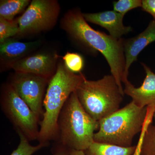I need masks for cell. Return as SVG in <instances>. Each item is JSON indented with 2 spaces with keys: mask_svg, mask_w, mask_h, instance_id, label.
I'll return each mask as SVG.
<instances>
[{
  "mask_svg": "<svg viewBox=\"0 0 155 155\" xmlns=\"http://www.w3.org/2000/svg\"><path fill=\"white\" fill-rule=\"evenodd\" d=\"M141 8L151 15L155 20V0H143Z\"/></svg>",
  "mask_w": 155,
  "mask_h": 155,
  "instance_id": "cell-21",
  "label": "cell"
},
{
  "mask_svg": "<svg viewBox=\"0 0 155 155\" xmlns=\"http://www.w3.org/2000/svg\"><path fill=\"white\" fill-rule=\"evenodd\" d=\"M41 44V40L24 42L13 38L0 43L1 72L10 69L13 64L31 54Z\"/></svg>",
  "mask_w": 155,
  "mask_h": 155,
  "instance_id": "cell-10",
  "label": "cell"
},
{
  "mask_svg": "<svg viewBox=\"0 0 155 155\" xmlns=\"http://www.w3.org/2000/svg\"><path fill=\"white\" fill-rule=\"evenodd\" d=\"M54 143L52 148L53 155H69L70 150L58 143Z\"/></svg>",
  "mask_w": 155,
  "mask_h": 155,
  "instance_id": "cell-22",
  "label": "cell"
},
{
  "mask_svg": "<svg viewBox=\"0 0 155 155\" xmlns=\"http://www.w3.org/2000/svg\"><path fill=\"white\" fill-rule=\"evenodd\" d=\"M0 105L5 116L17 132H20L29 141L38 140L40 117L20 97L8 82L2 85Z\"/></svg>",
  "mask_w": 155,
  "mask_h": 155,
  "instance_id": "cell-6",
  "label": "cell"
},
{
  "mask_svg": "<svg viewBox=\"0 0 155 155\" xmlns=\"http://www.w3.org/2000/svg\"><path fill=\"white\" fill-rule=\"evenodd\" d=\"M143 130L140 155H155V114H148Z\"/></svg>",
  "mask_w": 155,
  "mask_h": 155,
  "instance_id": "cell-15",
  "label": "cell"
},
{
  "mask_svg": "<svg viewBox=\"0 0 155 155\" xmlns=\"http://www.w3.org/2000/svg\"><path fill=\"white\" fill-rule=\"evenodd\" d=\"M61 11L57 0L31 1L22 16L17 18L19 31L16 38H22L52 29Z\"/></svg>",
  "mask_w": 155,
  "mask_h": 155,
  "instance_id": "cell-7",
  "label": "cell"
},
{
  "mask_svg": "<svg viewBox=\"0 0 155 155\" xmlns=\"http://www.w3.org/2000/svg\"><path fill=\"white\" fill-rule=\"evenodd\" d=\"M142 4L141 0H119L113 2L114 11L125 16L130 10L141 8Z\"/></svg>",
  "mask_w": 155,
  "mask_h": 155,
  "instance_id": "cell-20",
  "label": "cell"
},
{
  "mask_svg": "<svg viewBox=\"0 0 155 155\" xmlns=\"http://www.w3.org/2000/svg\"><path fill=\"white\" fill-rule=\"evenodd\" d=\"M30 0H1L0 1V18L12 21L17 14L28 7Z\"/></svg>",
  "mask_w": 155,
  "mask_h": 155,
  "instance_id": "cell-16",
  "label": "cell"
},
{
  "mask_svg": "<svg viewBox=\"0 0 155 155\" xmlns=\"http://www.w3.org/2000/svg\"><path fill=\"white\" fill-rule=\"evenodd\" d=\"M85 78L81 72L78 74L70 71L64 61L58 62L57 71L50 79L44 100V113L40 123L39 143L49 145L50 141H55L61 110Z\"/></svg>",
  "mask_w": 155,
  "mask_h": 155,
  "instance_id": "cell-2",
  "label": "cell"
},
{
  "mask_svg": "<svg viewBox=\"0 0 155 155\" xmlns=\"http://www.w3.org/2000/svg\"><path fill=\"white\" fill-rule=\"evenodd\" d=\"M148 107H138L131 101L124 107L99 121L94 141L127 147L141 132L146 120Z\"/></svg>",
  "mask_w": 155,
  "mask_h": 155,
  "instance_id": "cell-4",
  "label": "cell"
},
{
  "mask_svg": "<svg viewBox=\"0 0 155 155\" xmlns=\"http://www.w3.org/2000/svg\"><path fill=\"white\" fill-rule=\"evenodd\" d=\"M75 92L84 109L97 121L119 110L124 95L112 75L95 81L86 78Z\"/></svg>",
  "mask_w": 155,
  "mask_h": 155,
  "instance_id": "cell-5",
  "label": "cell"
},
{
  "mask_svg": "<svg viewBox=\"0 0 155 155\" xmlns=\"http://www.w3.org/2000/svg\"><path fill=\"white\" fill-rule=\"evenodd\" d=\"M50 80L35 74L15 72L8 83L32 111L42 119L44 113L45 92Z\"/></svg>",
  "mask_w": 155,
  "mask_h": 155,
  "instance_id": "cell-8",
  "label": "cell"
},
{
  "mask_svg": "<svg viewBox=\"0 0 155 155\" xmlns=\"http://www.w3.org/2000/svg\"><path fill=\"white\" fill-rule=\"evenodd\" d=\"M154 114H155V113H154Z\"/></svg>",
  "mask_w": 155,
  "mask_h": 155,
  "instance_id": "cell-25",
  "label": "cell"
},
{
  "mask_svg": "<svg viewBox=\"0 0 155 155\" xmlns=\"http://www.w3.org/2000/svg\"><path fill=\"white\" fill-rule=\"evenodd\" d=\"M19 138V143L16 150H14L10 155H32L36 152L49 145L39 143L36 146H32L29 143V140L20 132H17Z\"/></svg>",
  "mask_w": 155,
  "mask_h": 155,
  "instance_id": "cell-17",
  "label": "cell"
},
{
  "mask_svg": "<svg viewBox=\"0 0 155 155\" xmlns=\"http://www.w3.org/2000/svg\"><path fill=\"white\" fill-rule=\"evenodd\" d=\"M98 121L85 111L74 92L61 110L58 121V133L55 142L69 150L84 151L94 142Z\"/></svg>",
  "mask_w": 155,
  "mask_h": 155,
  "instance_id": "cell-3",
  "label": "cell"
},
{
  "mask_svg": "<svg viewBox=\"0 0 155 155\" xmlns=\"http://www.w3.org/2000/svg\"><path fill=\"white\" fill-rule=\"evenodd\" d=\"M69 155H85V154L84 151L70 150Z\"/></svg>",
  "mask_w": 155,
  "mask_h": 155,
  "instance_id": "cell-24",
  "label": "cell"
},
{
  "mask_svg": "<svg viewBox=\"0 0 155 155\" xmlns=\"http://www.w3.org/2000/svg\"><path fill=\"white\" fill-rule=\"evenodd\" d=\"M143 129L141 132H140V137L138 143H137V145L136 150L135 152L134 155H140V145H141L142 139L143 135Z\"/></svg>",
  "mask_w": 155,
  "mask_h": 155,
  "instance_id": "cell-23",
  "label": "cell"
},
{
  "mask_svg": "<svg viewBox=\"0 0 155 155\" xmlns=\"http://www.w3.org/2000/svg\"><path fill=\"white\" fill-rule=\"evenodd\" d=\"M61 56L55 52L43 51L29 55L10 67L15 72L31 73L51 79L57 71Z\"/></svg>",
  "mask_w": 155,
  "mask_h": 155,
  "instance_id": "cell-9",
  "label": "cell"
},
{
  "mask_svg": "<svg viewBox=\"0 0 155 155\" xmlns=\"http://www.w3.org/2000/svg\"><path fill=\"white\" fill-rule=\"evenodd\" d=\"M137 146L127 147L94 142L84 151L85 155H134Z\"/></svg>",
  "mask_w": 155,
  "mask_h": 155,
  "instance_id": "cell-14",
  "label": "cell"
},
{
  "mask_svg": "<svg viewBox=\"0 0 155 155\" xmlns=\"http://www.w3.org/2000/svg\"><path fill=\"white\" fill-rule=\"evenodd\" d=\"M155 41V20L151 21L147 28L138 35L131 38L123 39L125 67L124 83L128 80L127 77L130 66L137 60L138 55L150 44Z\"/></svg>",
  "mask_w": 155,
  "mask_h": 155,
  "instance_id": "cell-11",
  "label": "cell"
},
{
  "mask_svg": "<svg viewBox=\"0 0 155 155\" xmlns=\"http://www.w3.org/2000/svg\"><path fill=\"white\" fill-rule=\"evenodd\" d=\"M61 58L66 67L70 71L75 73L81 72L84 67V60L80 54L67 52Z\"/></svg>",
  "mask_w": 155,
  "mask_h": 155,
  "instance_id": "cell-19",
  "label": "cell"
},
{
  "mask_svg": "<svg viewBox=\"0 0 155 155\" xmlns=\"http://www.w3.org/2000/svg\"><path fill=\"white\" fill-rule=\"evenodd\" d=\"M146 75L141 86L136 87L127 80L124 83V93L129 96L137 105L140 107H155V74L149 67L142 63Z\"/></svg>",
  "mask_w": 155,
  "mask_h": 155,
  "instance_id": "cell-13",
  "label": "cell"
},
{
  "mask_svg": "<svg viewBox=\"0 0 155 155\" xmlns=\"http://www.w3.org/2000/svg\"><path fill=\"white\" fill-rule=\"evenodd\" d=\"M19 31L17 18L10 21L0 18V43L11 38H16Z\"/></svg>",
  "mask_w": 155,
  "mask_h": 155,
  "instance_id": "cell-18",
  "label": "cell"
},
{
  "mask_svg": "<svg viewBox=\"0 0 155 155\" xmlns=\"http://www.w3.org/2000/svg\"><path fill=\"white\" fill-rule=\"evenodd\" d=\"M83 15L87 22L105 28L110 36L117 39L122 38L123 35L132 31L130 26L124 25L123 18L125 16L114 10L95 13H83Z\"/></svg>",
  "mask_w": 155,
  "mask_h": 155,
  "instance_id": "cell-12",
  "label": "cell"
},
{
  "mask_svg": "<svg viewBox=\"0 0 155 155\" xmlns=\"http://www.w3.org/2000/svg\"><path fill=\"white\" fill-rule=\"evenodd\" d=\"M61 28L69 38L81 48L90 54L100 52L104 56L110 69L111 75L122 93L125 59L123 39H117L91 27L78 8L65 13L61 21Z\"/></svg>",
  "mask_w": 155,
  "mask_h": 155,
  "instance_id": "cell-1",
  "label": "cell"
}]
</instances>
